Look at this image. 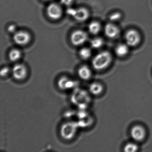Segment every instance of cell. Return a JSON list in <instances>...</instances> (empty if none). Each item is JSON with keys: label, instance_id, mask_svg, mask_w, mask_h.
I'll list each match as a JSON object with an SVG mask.
<instances>
[{"label": "cell", "instance_id": "obj_1", "mask_svg": "<svg viewBox=\"0 0 152 152\" xmlns=\"http://www.w3.org/2000/svg\"><path fill=\"white\" fill-rule=\"evenodd\" d=\"M71 101L73 104L78 106L80 110H84L86 109L90 101V97L86 91L76 88L71 96Z\"/></svg>", "mask_w": 152, "mask_h": 152}, {"label": "cell", "instance_id": "obj_2", "mask_svg": "<svg viewBox=\"0 0 152 152\" xmlns=\"http://www.w3.org/2000/svg\"><path fill=\"white\" fill-rule=\"evenodd\" d=\"M111 61V54L108 51H102L94 57L92 61V66L96 70H103L110 64Z\"/></svg>", "mask_w": 152, "mask_h": 152}, {"label": "cell", "instance_id": "obj_3", "mask_svg": "<svg viewBox=\"0 0 152 152\" xmlns=\"http://www.w3.org/2000/svg\"><path fill=\"white\" fill-rule=\"evenodd\" d=\"M79 127L77 122L65 123L61 126L60 135L63 138L66 140L72 139L75 136Z\"/></svg>", "mask_w": 152, "mask_h": 152}, {"label": "cell", "instance_id": "obj_4", "mask_svg": "<svg viewBox=\"0 0 152 152\" xmlns=\"http://www.w3.org/2000/svg\"><path fill=\"white\" fill-rule=\"evenodd\" d=\"M66 13L68 15L72 16L76 21L80 22L86 21L90 16L88 10L83 7L68 9L66 10Z\"/></svg>", "mask_w": 152, "mask_h": 152}, {"label": "cell", "instance_id": "obj_5", "mask_svg": "<svg viewBox=\"0 0 152 152\" xmlns=\"http://www.w3.org/2000/svg\"><path fill=\"white\" fill-rule=\"evenodd\" d=\"M126 44L130 47H135L139 44L141 40L140 34L135 30H129L125 35Z\"/></svg>", "mask_w": 152, "mask_h": 152}, {"label": "cell", "instance_id": "obj_6", "mask_svg": "<svg viewBox=\"0 0 152 152\" xmlns=\"http://www.w3.org/2000/svg\"><path fill=\"white\" fill-rule=\"evenodd\" d=\"M88 39L87 34L82 30H76L72 33L71 41L74 46H80L84 44Z\"/></svg>", "mask_w": 152, "mask_h": 152}, {"label": "cell", "instance_id": "obj_7", "mask_svg": "<svg viewBox=\"0 0 152 152\" xmlns=\"http://www.w3.org/2000/svg\"><path fill=\"white\" fill-rule=\"evenodd\" d=\"M48 16L52 20L59 19L63 15V10L60 6L56 3L50 4L47 9Z\"/></svg>", "mask_w": 152, "mask_h": 152}, {"label": "cell", "instance_id": "obj_8", "mask_svg": "<svg viewBox=\"0 0 152 152\" xmlns=\"http://www.w3.org/2000/svg\"><path fill=\"white\" fill-rule=\"evenodd\" d=\"M13 39L18 45L24 46L30 42L31 40V35L26 31H18L15 33Z\"/></svg>", "mask_w": 152, "mask_h": 152}, {"label": "cell", "instance_id": "obj_9", "mask_svg": "<svg viewBox=\"0 0 152 152\" xmlns=\"http://www.w3.org/2000/svg\"><path fill=\"white\" fill-rule=\"evenodd\" d=\"M12 74L16 80H22L27 76V68L23 64H17L12 68Z\"/></svg>", "mask_w": 152, "mask_h": 152}, {"label": "cell", "instance_id": "obj_10", "mask_svg": "<svg viewBox=\"0 0 152 152\" xmlns=\"http://www.w3.org/2000/svg\"><path fill=\"white\" fill-rule=\"evenodd\" d=\"M132 137L135 141H140L145 136V131L142 126L136 125L131 129L130 132Z\"/></svg>", "mask_w": 152, "mask_h": 152}, {"label": "cell", "instance_id": "obj_11", "mask_svg": "<svg viewBox=\"0 0 152 152\" xmlns=\"http://www.w3.org/2000/svg\"><path fill=\"white\" fill-rule=\"evenodd\" d=\"M105 34L110 39H115L120 34V29L118 26L114 24L109 23L107 24L104 27Z\"/></svg>", "mask_w": 152, "mask_h": 152}, {"label": "cell", "instance_id": "obj_12", "mask_svg": "<svg viewBox=\"0 0 152 152\" xmlns=\"http://www.w3.org/2000/svg\"><path fill=\"white\" fill-rule=\"evenodd\" d=\"M75 82L66 77H62L58 82V86L59 88L64 90L71 89L75 88Z\"/></svg>", "mask_w": 152, "mask_h": 152}, {"label": "cell", "instance_id": "obj_13", "mask_svg": "<svg viewBox=\"0 0 152 152\" xmlns=\"http://www.w3.org/2000/svg\"><path fill=\"white\" fill-rule=\"evenodd\" d=\"M78 73L80 78L84 80H89L91 75V70L86 65L82 66L80 67Z\"/></svg>", "mask_w": 152, "mask_h": 152}, {"label": "cell", "instance_id": "obj_14", "mask_svg": "<svg viewBox=\"0 0 152 152\" xmlns=\"http://www.w3.org/2000/svg\"><path fill=\"white\" fill-rule=\"evenodd\" d=\"M128 45L127 44H118L115 49V53L119 57H124L127 55L129 53V49Z\"/></svg>", "mask_w": 152, "mask_h": 152}, {"label": "cell", "instance_id": "obj_15", "mask_svg": "<svg viewBox=\"0 0 152 152\" xmlns=\"http://www.w3.org/2000/svg\"><path fill=\"white\" fill-rule=\"evenodd\" d=\"M103 90L102 85L98 83H93L89 87V92L94 95H99L102 92Z\"/></svg>", "mask_w": 152, "mask_h": 152}, {"label": "cell", "instance_id": "obj_16", "mask_svg": "<svg viewBox=\"0 0 152 152\" xmlns=\"http://www.w3.org/2000/svg\"><path fill=\"white\" fill-rule=\"evenodd\" d=\"M88 28L89 31L91 34L96 35L100 31L101 29V25L99 22L93 21L89 24Z\"/></svg>", "mask_w": 152, "mask_h": 152}, {"label": "cell", "instance_id": "obj_17", "mask_svg": "<svg viewBox=\"0 0 152 152\" xmlns=\"http://www.w3.org/2000/svg\"><path fill=\"white\" fill-rule=\"evenodd\" d=\"M22 56V53L19 50L14 49L9 53V58L12 62H16L19 60Z\"/></svg>", "mask_w": 152, "mask_h": 152}, {"label": "cell", "instance_id": "obj_18", "mask_svg": "<svg viewBox=\"0 0 152 152\" xmlns=\"http://www.w3.org/2000/svg\"><path fill=\"white\" fill-rule=\"evenodd\" d=\"M79 55L81 58L86 60L91 56V50L88 48H82L79 51Z\"/></svg>", "mask_w": 152, "mask_h": 152}, {"label": "cell", "instance_id": "obj_19", "mask_svg": "<svg viewBox=\"0 0 152 152\" xmlns=\"http://www.w3.org/2000/svg\"><path fill=\"white\" fill-rule=\"evenodd\" d=\"M91 46L94 49H99L102 47L104 44V40L99 37L92 39L90 42Z\"/></svg>", "mask_w": 152, "mask_h": 152}, {"label": "cell", "instance_id": "obj_20", "mask_svg": "<svg viewBox=\"0 0 152 152\" xmlns=\"http://www.w3.org/2000/svg\"><path fill=\"white\" fill-rule=\"evenodd\" d=\"M138 146L136 144L129 143L126 145L124 148V151L125 152H134L137 150Z\"/></svg>", "mask_w": 152, "mask_h": 152}, {"label": "cell", "instance_id": "obj_21", "mask_svg": "<svg viewBox=\"0 0 152 152\" xmlns=\"http://www.w3.org/2000/svg\"><path fill=\"white\" fill-rule=\"evenodd\" d=\"M121 14L119 12H115L109 16V20L111 22H115L119 21L121 18Z\"/></svg>", "mask_w": 152, "mask_h": 152}, {"label": "cell", "instance_id": "obj_22", "mask_svg": "<svg viewBox=\"0 0 152 152\" xmlns=\"http://www.w3.org/2000/svg\"><path fill=\"white\" fill-rule=\"evenodd\" d=\"M10 72V69L8 67H4L1 69V75L2 77L7 76Z\"/></svg>", "mask_w": 152, "mask_h": 152}, {"label": "cell", "instance_id": "obj_23", "mask_svg": "<svg viewBox=\"0 0 152 152\" xmlns=\"http://www.w3.org/2000/svg\"><path fill=\"white\" fill-rule=\"evenodd\" d=\"M73 0H61V2L63 5L66 6H69L72 5Z\"/></svg>", "mask_w": 152, "mask_h": 152}, {"label": "cell", "instance_id": "obj_24", "mask_svg": "<svg viewBox=\"0 0 152 152\" xmlns=\"http://www.w3.org/2000/svg\"><path fill=\"white\" fill-rule=\"evenodd\" d=\"M16 26L15 25L12 24L9 26L8 30V31L10 33H15L16 31Z\"/></svg>", "mask_w": 152, "mask_h": 152}, {"label": "cell", "instance_id": "obj_25", "mask_svg": "<svg viewBox=\"0 0 152 152\" xmlns=\"http://www.w3.org/2000/svg\"><path fill=\"white\" fill-rule=\"evenodd\" d=\"M45 1H51V0H45Z\"/></svg>", "mask_w": 152, "mask_h": 152}]
</instances>
